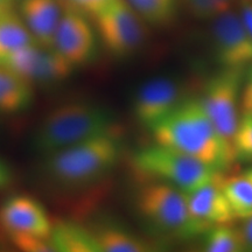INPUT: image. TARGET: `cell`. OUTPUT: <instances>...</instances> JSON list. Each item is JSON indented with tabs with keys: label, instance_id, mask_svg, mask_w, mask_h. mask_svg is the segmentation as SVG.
<instances>
[{
	"label": "cell",
	"instance_id": "15",
	"mask_svg": "<svg viewBox=\"0 0 252 252\" xmlns=\"http://www.w3.org/2000/svg\"><path fill=\"white\" fill-rule=\"evenodd\" d=\"M33 84L0 63V111L19 113L33 102Z\"/></svg>",
	"mask_w": 252,
	"mask_h": 252
},
{
	"label": "cell",
	"instance_id": "6",
	"mask_svg": "<svg viewBox=\"0 0 252 252\" xmlns=\"http://www.w3.org/2000/svg\"><path fill=\"white\" fill-rule=\"evenodd\" d=\"M105 48L118 58L133 54L146 39V26L126 0H112L94 15Z\"/></svg>",
	"mask_w": 252,
	"mask_h": 252
},
{
	"label": "cell",
	"instance_id": "4",
	"mask_svg": "<svg viewBox=\"0 0 252 252\" xmlns=\"http://www.w3.org/2000/svg\"><path fill=\"white\" fill-rule=\"evenodd\" d=\"M133 166L146 178L167 182L187 194L202 187L220 172L196 158L157 144L135 153Z\"/></svg>",
	"mask_w": 252,
	"mask_h": 252
},
{
	"label": "cell",
	"instance_id": "9",
	"mask_svg": "<svg viewBox=\"0 0 252 252\" xmlns=\"http://www.w3.org/2000/svg\"><path fill=\"white\" fill-rule=\"evenodd\" d=\"M213 28L215 50L224 68L242 69L252 64V35L231 9L215 18Z\"/></svg>",
	"mask_w": 252,
	"mask_h": 252
},
{
	"label": "cell",
	"instance_id": "24",
	"mask_svg": "<svg viewBox=\"0 0 252 252\" xmlns=\"http://www.w3.org/2000/svg\"><path fill=\"white\" fill-rule=\"evenodd\" d=\"M12 243L19 250L25 252H50L54 251L50 237H37V236L12 235L9 236Z\"/></svg>",
	"mask_w": 252,
	"mask_h": 252
},
{
	"label": "cell",
	"instance_id": "18",
	"mask_svg": "<svg viewBox=\"0 0 252 252\" xmlns=\"http://www.w3.org/2000/svg\"><path fill=\"white\" fill-rule=\"evenodd\" d=\"M98 252H147L151 245L137 236L115 226H103L93 231Z\"/></svg>",
	"mask_w": 252,
	"mask_h": 252
},
{
	"label": "cell",
	"instance_id": "21",
	"mask_svg": "<svg viewBox=\"0 0 252 252\" xmlns=\"http://www.w3.org/2000/svg\"><path fill=\"white\" fill-rule=\"evenodd\" d=\"M145 23L165 25L174 15L175 0H126Z\"/></svg>",
	"mask_w": 252,
	"mask_h": 252
},
{
	"label": "cell",
	"instance_id": "1",
	"mask_svg": "<svg viewBox=\"0 0 252 252\" xmlns=\"http://www.w3.org/2000/svg\"><path fill=\"white\" fill-rule=\"evenodd\" d=\"M157 145L171 147L222 171L236 159L232 145L219 133L201 100L178 105L151 127Z\"/></svg>",
	"mask_w": 252,
	"mask_h": 252
},
{
	"label": "cell",
	"instance_id": "22",
	"mask_svg": "<svg viewBox=\"0 0 252 252\" xmlns=\"http://www.w3.org/2000/svg\"><path fill=\"white\" fill-rule=\"evenodd\" d=\"M235 157L252 161V113H243L231 140Z\"/></svg>",
	"mask_w": 252,
	"mask_h": 252
},
{
	"label": "cell",
	"instance_id": "28",
	"mask_svg": "<svg viewBox=\"0 0 252 252\" xmlns=\"http://www.w3.org/2000/svg\"><path fill=\"white\" fill-rule=\"evenodd\" d=\"M239 6V18L252 35V0H241Z\"/></svg>",
	"mask_w": 252,
	"mask_h": 252
},
{
	"label": "cell",
	"instance_id": "29",
	"mask_svg": "<svg viewBox=\"0 0 252 252\" xmlns=\"http://www.w3.org/2000/svg\"><path fill=\"white\" fill-rule=\"evenodd\" d=\"M242 234H243L247 248L249 250H252V216L245 220L243 229H242Z\"/></svg>",
	"mask_w": 252,
	"mask_h": 252
},
{
	"label": "cell",
	"instance_id": "27",
	"mask_svg": "<svg viewBox=\"0 0 252 252\" xmlns=\"http://www.w3.org/2000/svg\"><path fill=\"white\" fill-rule=\"evenodd\" d=\"M14 182V173L5 160L0 158V190L11 187Z\"/></svg>",
	"mask_w": 252,
	"mask_h": 252
},
{
	"label": "cell",
	"instance_id": "7",
	"mask_svg": "<svg viewBox=\"0 0 252 252\" xmlns=\"http://www.w3.org/2000/svg\"><path fill=\"white\" fill-rule=\"evenodd\" d=\"M242 78V69L225 68L208 82L203 99H201L216 130L230 144L239 121L237 104Z\"/></svg>",
	"mask_w": 252,
	"mask_h": 252
},
{
	"label": "cell",
	"instance_id": "10",
	"mask_svg": "<svg viewBox=\"0 0 252 252\" xmlns=\"http://www.w3.org/2000/svg\"><path fill=\"white\" fill-rule=\"evenodd\" d=\"M53 48L74 67L84 64L93 59L96 41L86 14L70 6L65 7L56 30Z\"/></svg>",
	"mask_w": 252,
	"mask_h": 252
},
{
	"label": "cell",
	"instance_id": "20",
	"mask_svg": "<svg viewBox=\"0 0 252 252\" xmlns=\"http://www.w3.org/2000/svg\"><path fill=\"white\" fill-rule=\"evenodd\" d=\"M204 250L208 252H241L247 250V245L242 230L226 224H219L208 229L204 239Z\"/></svg>",
	"mask_w": 252,
	"mask_h": 252
},
{
	"label": "cell",
	"instance_id": "5",
	"mask_svg": "<svg viewBox=\"0 0 252 252\" xmlns=\"http://www.w3.org/2000/svg\"><path fill=\"white\" fill-rule=\"evenodd\" d=\"M140 215L158 228L181 236H193L188 194L167 182H154L140 189L137 196Z\"/></svg>",
	"mask_w": 252,
	"mask_h": 252
},
{
	"label": "cell",
	"instance_id": "2",
	"mask_svg": "<svg viewBox=\"0 0 252 252\" xmlns=\"http://www.w3.org/2000/svg\"><path fill=\"white\" fill-rule=\"evenodd\" d=\"M118 157V141L108 132L46 156L45 173L61 187H83L109 172Z\"/></svg>",
	"mask_w": 252,
	"mask_h": 252
},
{
	"label": "cell",
	"instance_id": "17",
	"mask_svg": "<svg viewBox=\"0 0 252 252\" xmlns=\"http://www.w3.org/2000/svg\"><path fill=\"white\" fill-rule=\"evenodd\" d=\"M34 43L35 40L20 14L12 7L0 11V60Z\"/></svg>",
	"mask_w": 252,
	"mask_h": 252
},
{
	"label": "cell",
	"instance_id": "26",
	"mask_svg": "<svg viewBox=\"0 0 252 252\" xmlns=\"http://www.w3.org/2000/svg\"><path fill=\"white\" fill-rule=\"evenodd\" d=\"M241 108L243 113H252V65L241 94Z\"/></svg>",
	"mask_w": 252,
	"mask_h": 252
},
{
	"label": "cell",
	"instance_id": "31",
	"mask_svg": "<svg viewBox=\"0 0 252 252\" xmlns=\"http://www.w3.org/2000/svg\"><path fill=\"white\" fill-rule=\"evenodd\" d=\"M249 173H250V174H252V169H250V171H248Z\"/></svg>",
	"mask_w": 252,
	"mask_h": 252
},
{
	"label": "cell",
	"instance_id": "12",
	"mask_svg": "<svg viewBox=\"0 0 252 252\" xmlns=\"http://www.w3.org/2000/svg\"><path fill=\"white\" fill-rule=\"evenodd\" d=\"M0 224L8 236L50 237L53 223L42 204L28 195H14L0 208Z\"/></svg>",
	"mask_w": 252,
	"mask_h": 252
},
{
	"label": "cell",
	"instance_id": "30",
	"mask_svg": "<svg viewBox=\"0 0 252 252\" xmlns=\"http://www.w3.org/2000/svg\"><path fill=\"white\" fill-rule=\"evenodd\" d=\"M12 2L13 0H0V11L12 7Z\"/></svg>",
	"mask_w": 252,
	"mask_h": 252
},
{
	"label": "cell",
	"instance_id": "19",
	"mask_svg": "<svg viewBox=\"0 0 252 252\" xmlns=\"http://www.w3.org/2000/svg\"><path fill=\"white\" fill-rule=\"evenodd\" d=\"M222 188L235 219L247 220L252 216V174L222 178Z\"/></svg>",
	"mask_w": 252,
	"mask_h": 252
},
{
	"label": "cell",
	"instance_id": "13",
	"mask_svg": "<svg viewBox=\"0 0 252 252\" xmlns=\"http://www.w3.org/2000/svg\"><path fill=\"white\" fill-rule=\"evenodd\" d=\"M179 88L169 78L147 81L134 97L133 111L141 124L152 127L179 105Z\"/></svg>",
	"mask_w": 252,
	"mask_h": 252
},
{
	"label": "cell",
	"instance_id": "23",
	"mask_svg": "<svg viewBox=\"0 0 252 252\" xmlns=\"http://www.w3.org/2000/svg\"><path fill=\"white\" fill-rule=\"evenodd\" d=\"M191 11L200 18H216L229 11L234 0H188Z\"/></svg>",
	"mask_w": 252,
	"mask_h": 252
},
{
	"label": "cell",
	"instance_id": "25",
	"mask_svg": "<svg viewBox=\"0 0 252 252\" xmlns=\"http://www.w3.org/2000/svg\"><path fill=\"white\" fill-rule=\"evenodd\" d=\"M68 6L75 8L83 14H90L94 17L103 8H105L112 0H65Z\"/></svg>",
	"mask_w": 252,
	"mask_h": 252
},
{
	"label": "cell",
	"instance_id": "3",
	"mask_svg": "<svg viewBox=\"0 0 252 252\" xmlns=\"http://www.w3.org/2000/svg\"><path fill=\"white\" fill-rule=\"evenodd\" d=\"M111 117L90 103H67L53 109L37 126L33 149L43 157L96 135L108 133Z\"/></svg>",
	"mask_w": 252,
	"mask_h": 252
},
{
	"label": "cell",
	"instance_id": "16",
	"mask_svg": "<svg viewBox=\"0 0 252 252\" xmlns=\"http://www.w3.org/2000/svg\"><path fill=\"white\" fill-rule=\"evenodd\" d=\"M50 242L56 252H98L93 231L69 220L53 224Z\"/></svg>",
	"mask_w": 252,
	"mask_h": 252
},
{
	"label": "cell",
	"instance_id": "11",
	"mask_svg": "<svg viewBox=\"0 0 252 252\" xmlns=\"http://www.w3.org/2000/svg\"><path fill=\"white\" fill-rule=\"evenodd\" d=\"M222 174L217 173L202 187L188 194V209L194 234L206 231L214 225L228 224L235 219L222 188Z\"/></svg>",
	"mask_w": 252,
	"mask_h": 252
},
{
	"label": "cell",
	"instance_id": "14",
	"mask_svg": "<svg viewBox=\"0 0 252 252\" xmlns=\"http://www.w3.org/2000/svg\"><path fill=\"white\" fill-rule=\"evenodd\" d=\"M61 0H21L19 14L26 24L35 42L53 48L56 30L64 8Z\"/></svg>",
	"mask_w": 252,
	"mask_h": 252
},
{
	"label": "cell",
	"instance_id": "8",
	"mask_svg": "<svg viewBox=\"0 0 252 252\" xmlns=\"http://www.w3.org/2000/svg\"><path fill=\"white\" fill-rule=\"evenodd\" d=\"M1 64L34 83H56L67 80L75 67L54 48L37 43L24 47L0 60Z\"/></svg>",
	"mask_w": 252,
	"mask_h": 252
}]
</instances>
